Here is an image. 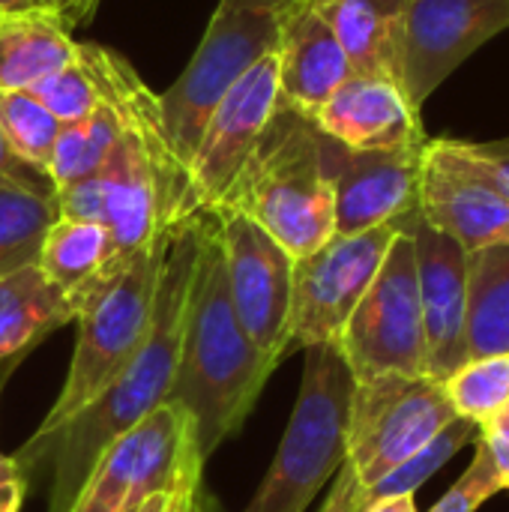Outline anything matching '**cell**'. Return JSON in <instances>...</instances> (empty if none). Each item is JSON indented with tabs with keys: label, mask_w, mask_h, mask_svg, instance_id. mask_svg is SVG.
Returning <instances> with one entry per match:
<instances>
[{
	"label": "cell",
	"mask_w": 509,
	"mask_h": 512,
	"mask_svg": "<svg viewBox=\"0 0 509 512\" xmlns=\"http://www.w3.org/2000/svg\"><path fill=\"white\" fill-rule=\"evenodd\" d=\"M204 216L207 210L186 216L168 231L153 318L138 354L108 384V390L48 444L42 459V468L51 471L48 512L72 510L84 480L90 477L102 453L126 432H132L150 411L168 402L180 357L183 312L201 246Z\"/></svg>",
	"instance_id": "1"
},
{
	"label": "cell",
	"mask_w": 509,
	"mask_h": 512,
	"mask_svg": "<svg viewBox=\"0 0 509 512\" xmlns=\"http://www.w3.org/2000/svg\"><path fill=\"white\" fill-rule=\"evenodd\" d=\"M276 366L249 339L234 312L219 225L207 210L183 312L177 372L168 393V402L183 405L192 417L201 462L240 432Z\"/></svg>",
	"instance_id": "2"
},
{
	"label": "cell",
	"mask_w": 509,
	"mask_h": 512,
	"mask_svg": "<svg viewBox=\"0 0 509 512\" xmlns=\"http://www.w3.org/2000/svg\"><path fill=\"white\" fill-rule=\"evenodd\" d=\"M168 231L171 228H165L153 243L129 255L84 300L78 312V342L66 384L39 429L30 435V441L12 456L24 486L42 471L48 444L108 390V384L129 366V360L144 345L153 318Z\"/></svg>",
	"instance_id": "3"
},
{
	"label": "cell",
	"mask_w": 509,
	"mask_h": 512,
	"mask_svg": "<svg viewBox=\"0 0 509 512\" xmlns=\"http://www.w3.org/2000/svg\"><path fill=\"white\" fill-rule=\"evenodd\" d=\"M216 210L249 216L291 258L312 255L336 237V201L324 168V132L315 120L279 99L267 132Z\"/></svg>",
	"instance_id": "4"
},
{
	"label": "cell",
	"mask_w": 509,
	"mask_h": 512,
	"mask_svg": "<svg viewBox=\"0 0 509 512\" xmlns=\"http://www.w3.org/2000/svg\"><path fill=\"white\" fill-rule=\"evenodd\" d=\"M354 375L336 345L306 348L300 396L276 459L243 512H306L348 459L345 429Z\"/></svg>",
	"instance_id": "5"
},
{
	"label": "cell",
	"mask_w": 509,
	"mask_h": 512,
	"mask_svg": "<svg viewBox=\"0 0 509 512\" xmlns=\"http://www.w3.org/2000/svg\"><path fill=\"white\" fill-rule=\"evenodd\" d=\"M276 42L279 15L216 6L186 72L159 96L168 147L186 171L216 105L264 54L276 51Z\"/></svg>",
	"instance_id": "6"
},
{
	"label": "cell",
	"mask_w": 509,
	"mask_h": 512,
	"mask_svg": "<svg viewBox=\"0 0 509 512\" xmlns=\"http://www.w3.org/2000/svg\"><path fill=\"white\" fill-rule=\"evenodd\" d=\"M456 420V411L441 387L426 375H375L354 381L348 402V465L363 489H372L441 429Z\"/></svg>",
	"instance_id": "7"
},
{
	"label": "cell",
	"mask_w": 509,
	"mask_h": 512,
	"mask_svg": "<svg viewBox=\"0 0 509 512\" xmlns=\"http://www.w3.org/2000/svg\"><path fill=\"white\" fill-rule=\"evenodd\" d=\"M354 381L375 375H426V330L414 264V243L402 225L381 270L357 303L339 339Z\"/></svg>",
	"instance_id": "8"
},
{
	"label": "cell",
	"mask_w": 509,
	"mask_h": 512,
	"mask_svg": "<svg viewBox=\"0 0 509 512\" xmlns=\"http://www.w3.org/2000/svg\"><path fill=\"white\" fill-rule=\"evenodd\" d=\"M402 222L360 234H336L312 255L294 258L288 354L315 345H339L348 318L381 270Z\"/></svg>",
	"instance_id": "9"
},
{
	"label": "cell",
	"mask_w": 509,
	"mask_h": 512,
	"mask_svg": "<svg viewBox=\"0 0 509 512\" xmlns=\"http://www.w3.org/2000/svg\"><path fill=\"white\" fill-rule=\"evenodd\" d=\"M201 465L192 417L165 402L102 453L69 512H132L156 492L180 489Z\"/></svg>",
	"instance_id": "10"
},
{
	"label": "cell",
	"mask_w": 509,
	"mask_h": 512,
	"mask_svg": "<svg viewBox=\"0 0 509 512\" xmlns=\"http://www.w3.org/2000/svg\"><path fill=\"white\" fill-rule=\"evenodd\" d=\"M279 108L276 51L264 54L216 105L189 162L192 213L216 210Z\"/></svg>",
	"instance_id": "11"
},
{
	"label": "cell",
	"mask_w": 509,
	"mask_h": 512,
	"mask_svg": "<svg viewBox=\"0 0 509 512\" xmlns=\"http://www.w3.org/2000/svg\"><path fill=\"white\" fill-rule=\"evenodd\" d=\"M228 267L234 312L249 339L270 357H288V309L294 258L249 216L234 210H210Z\"/></svg>",
	"instance_id": "12"
},
{
	"label": "cell",
	"mask_w": 509,
	"mask_h": 512,
	"mask_svg": "<svg viewBox=\"0 0 509 512\" xmlns=\"http://www.w3.org/2000/svg\"><path fill=\"white\" fill-rule=\"evenodd\" d=\"M509 27V0H405L402 90L423 102L492 36Z\"/></svg>",
	"instance_id": "13"
},
{
	"label": "cell",
	"mask_w": 509,
	"mask_h": 512,
	"mask_svg": "<svg viewBox=\"0 0 509 512\" xmlns=\"http://www.w3.org/2000/svg\"><path fill=\"white\" fill-rule=\"evenodd\" d=\"M417 213L465 252L509 246V198L468 156L459 138H432L423 150Z\"/></svg>",
	"instance_id": "14"
},
{
	"label": "cell",
	"mask_w": 509,
	"mask_h": 512,
	"mask_svg": "<svg viewBox=\"0 0 509 512\" xmlns=\"http://www.w3.org/2000/svg\"><path fill=\"white\" fill-rule=\"evenodd\" d=\"M426 141L390 150H348L324 135V168L333 183L336 234H360L402 222L417 210Z\"/></svg>",
	"instance_id": "15"
},
{
	"label": "cell",
	"mask_w": 509,
	"mask_h": 512,
	"mask_svg": "<svg viewBox=\"0 0 509 512\" xmlns=\"http://www.w3.org/2000/svg\"><path fill=\"white\" fill-rule=\"evenodd\" d=\"M402 225L414 243L423 330H426V378L444 381L468 360V252L444 231L408 213Z\"/></svg>",
	"instance_id": "16"
},
{
	"label": "cell",
	"mask_w": 509,
	"mask_h": 512,
	"mask_svg": "<svg viewBox=\"0 0 509 512\" xmlns=\"http://www.w3.org/2000/svg\"><path fill=\"white\" fill-rule=\"evenodd\" d=\"M312 120L348 150H390L426 141L420 111L408 102L402 84L390 78L351 75Z\"/></svg>",
	"instance_id": "17"
},
{
	"label": "cell",
	"mask_w": 509,
	"mask_h": 512,
	"mask_svg": "<svg viewBox=\"0 0 509 512\" xmlns=\"http://www.w3.org/2000/svg\"><path fill=\"white\" fill-rule=\"evenodd\" d=\"M279 99L315 117L321 105L351 78V63L330 24L309 3L279 15Z\"/></svg>",
	"instance_id": "18"
},
{
	"label": "cell",
	"mask_w": 509,
	"mask_h": 512,
	"mask_svg": "<svg viewBox=\"0 0 509 512\" xmlns=\"http://www.w3.org/2000/svg\"><path fill=\"white\" fill-rule=\"evenodd\" d=\"M348 54L351 75L402 78L405 0H312Z\"/></svg>",
	"instance_id": "19"
},
{
	"label": "cell",
	"mask_w": 509,
	"mask_h": 512,
	"mask_svg": "<svg viewBox=\"0 0 509 512\" xmlns=\"http://www.w3.org/2000/svg\"><path fill=\"white\" fill-rule=\"evenodd\" d=\"M75 57L78 42L60 15L48 9L0 12V93L33 90Z\"/></svg>",
	"instance_id": "20"
},
{
	"label": "cell",
	"mask_w": 509,
	"mask_h": 512,
	"mask_svg": "<svg viewBox=\"0 0 509 512\" xmlns=\"http://www.w3.org/2000/svg\"><path fill=\"white\" fill-rule=\"evenodd\" d=\"M108 231L96 222L60 216L42 243L39 270L42 276L81 312L84 300L120 267Z\"/></svg>",
	"instance_id": "21"
},
{
	"label": "cell",
	"mask_w": 509,
	"mask_h": 512,
	"mask_svg": "<svg viewBox=\"0 0 509 512\" xmlns=\"http://www.w3.org/2000/svg\"><path fill=\"white\" fill-rule=\"evenodd\" d=\"M69 321H78L75 306L42 276L39 267L0 276V363L12 366Z\"/></svg>",
	"instance_id": "22"
},
{
	"label": "cell",
	"mask_w": 509,
	"mask_h": 512,
	"mask_svg": "<svg viewBox=\"0 0 509 512\" xmlns=\"http://www.w3.org/2000/svg\"><path fill=\"white\" fill-rule=\"evenodd\" d=\"M468 360L509 354V246L468 252Z\"/></svg>",
	"instance_id": "23"
},
{
	"label": "cell",
	"mask_w": 509,
	"mask_h": 512,
	"mask_svg": "<svg viewBox=\"0 0 509 512\" xmlns=\"http://www.w3.org/2000/svg\"><path fill=\"white\" fill-rule=\"evenodd\" d=\"M57 219V195L0 183V276L39 267L45 234Z\"/></svg>",
	"instance_id": "24"
},
{
	"label": "cell",
	"mask_w": 509,
	"mask_h": 512,
	"mask_svg": "<svg viewBox=\"0 0 509 512\" xmlns=\"http://www.w3.org/2000/svg\"><path fill=\"white\" fill-rule=\"evenodd\" d=\"M120 132H123V111L105 90H99V105L87 120L60 126L54 156L48 165V177L54 183V192H60V189L84 180L87 174L99 171L102 162L111 156Z\"/></svg>",
	"instance_id": "25"
},
{
	"label": "cell",
	"mask_w": 509,
	"mask_h": 512,
	"mask_svg": "<svg viewBox=\"0 0 509 512\" xmlns=\"http://www.w3.org/2000/svg\"><path fill=\"white\" fill-rule=\"evenodd\" d=\"M60 126L63 123L33 93H0V132L24 165L48 174Z\"/></svg>",
	"instance_id": "26"
},
{
	"label": "cell",
	"mask_w": 509,
	"mask_h": 512,
	"mask_svg": "<svg viewBox=\"0 0 509 512\" xmlns=\"http://www.w3.org/2000/svg\"><path fill=\"white\" fill-rule=\"evenodd\" d=\"M441 387L456 417L480 426L509 405V354L465 360Z\"/></svg>",
	"instance_id": "27"
},
{
	"label": "cell",
	"mask_w": 509,
	"mask_h": 512,
	"mask_svg": "<svg viewBox=\"0 0 509 512\" xmlns=\"http://www.w3.org/2000/svg\"><path fill=\"white\" fill-rule=\"evenodd\" d=\"M477 432H480L477 423L456 417L423 450H417L408 462H402L396 471H390L384 480H378L372 489H366L369 501H375V498H393V495H414L441 465H447L468 444H477Z\"/></svg>",
	"instance_id": "28"
},
{
	"label": "cell",
	"mask_w": 509,
	"mask_h": 512,
	"mask_svg": "<svg viewBox=\"0 0 509 512\" xmlns=\"http://www.w3.org/2000/svg\"><path fill=\"white\" fill-rule=\"evenodd\" d=\"M33 93L60 123H78V120H87L96 105H99V90H96V81L90 75V69L84 66L81 57H75L69 66L57 69L54 75L42 78L33 90Z\"/></svg>",
	"instance_id": "29"
},
{
	"label": "cell",
	"mask_w": 509,
	"mask_h": 512,
	"mask_svg": "<svg viewBox=\"0 0 509 512\" xmlns=\"http://www.w3.org/2000/svg\"><path fill=\"white\" fill-rule=\"evenodd\" d=\"M504 486L498 480V471L489 459V453L474 444V462L471 468L450 486V492L429 512H477L489 498L501 495Z\"/></svg>",
	"instance_id": "30"
},
{
	"label": "cell",
	"mask_w": 509,
	"mask_h": 512,
	"mask_svg": "<svg viewBox=\"0 0 509 512\" xmlns=\"http://www.w3.org/2000/svg\"><path fill=\"white\" fill-rule=\"evenodd\" d=\"M477 444L489 453L498 480L504 486V492L509 489V405L504 411H498L495 417H489L486 423H480L477 432Z\"/></svg>",
	"instance_id": "31"
},
{
	"label": "cell",
	"mask_w": 509,
	"mask_h": 512,
	"mask_svg": "<svg viewBox=\"0 0 509 512\" xmlns=\"http://www.w3.org/2000/svg\"><path fill=\"white\" fill-rule=\"evenodd\" d=\"M462 144H465L468 156L509 198V138H504V141H462Z\"/></svg>",
	"instance_id": "32"
},
{
	"label": "cell",
	"mask_w": 509,
	"mask_h": 512,
	"mask_svg": "<svg viewBox=\"0 0 509 512\" xmlns=\"http://www.w3.org/2000/svg\"><path fill=\"white\" fill-rule=\"evenodd\" d=\"M366 504H369V495H366L363 483L357 480L354 468L345 462L339 468V474L333 477V489H330L321 512H363Z\"/></svg>",
	"instance_id": "33"
},
{
	"label": "cell",
	"mask_w": 509,
	"mask_h": 512,
	"mask_svg": "<svg viewBox=\"0 0 509 512\" xmlns=\"http://www.w3.org/2000/svg\"><path fill=\"white\" fill-rule=\"evenodd\" d=\"M0 183H18V186H27V189H36V192H54V183L48 180V174L24 165L6 144L3 132H0Z\"/></svg>",
	"instance_id": "34"
},
{
	"label": "cell",
	"mask_w": 509,
	"mask_h": 512,
	"mask_svg": "<svg viewBox=\"0 0 509 512\" xmlns=\"http://www.w3.org/2000/svg\"><path fill=\"white\" fill-rule=\"evenodd\" d=\"M165 512H210V501L204 495V486H201V471L189 474L180 489L171 495V504Z\"/></svg>",
	"instance_id": "35"
},
{
	"label": "cell",
	"mask_w": 509,
	"mask_h": 512,
	"mask_svg": "<svg viewBox=\"0 0 509 512\" xmlns=\"http://www.w3.org/2000/svg\"><path fill=\"white\" fill-rule=\"evenodd\" d=\"M222 6H237V9H258V12H273V15H285L294 6H303L309 0H219Z\"/></svg>",
	"instance_id": "36"
},
{
	"label": "cell",
	"mask_w": 509,
	"mask_h": 512,
	"mask_svg": "<svg viewBox=\"0 0 509 512\" xmlns=\"http://www.w3.org/2000/svg\"><path fill=\"white\" fill-rule=\"evenodd\" d=\"M363 512H420L414 495H393V498H375L366 504Z\"/></svg>",
	"instance_id": "37"
},
{
	"label": "cell",
	"mask_w": 509,
	"mask_h": 512,
	"mask_svg": "<svg viewBox=\"0 0 509 512\" xmlns=\"http://www.w3.org/2000/svg\"><path fill=\"white\" fill-rule=\"evenodd\" d=\"M96 3L99 0H60V18L66 21V27L81 24L96 9Z\"/></svg>",
	"instance_id": "38"
},
{
	"label": "cell",
	"mask_w": 509,
	"mask_h": 512,
	"mask_svg": "<svg viewBox=\"0 0 509 512\" xmlns=\"http://www.w3.org/2000/svg\"><path fill=\"white\" fill-rule=\"evenodd\" d=\"M30 9H48L60 15V0H0V12H30Z\"/></svg>",
	"instance_id": "39"
},
{
	"label": "cell",
	"mask_w": 509,
	"mask_h": 512,
	"mask_svg": "<svg viewBox=\"0 0 509 512\" xmlns=\"http://www.w3.org/2000/svg\"><path fill=\"white\" fill-rule=\"evenodd\" d=\"M24 483L15 480V483H6L0 489V512H18L21 510V501H24Z\"/></svg>",
	"instance_id": "40"
},
{
	"label": "cell",
	"mask_w": 509,
	"mask_h": 512,
	"mask_svg": "<svg viewBox=\"0 0 509 512\" xmlns=\"http://www.w3.org/2000/svg\"><path fill=\"white\" fill-rule=\"evenodd\" d=\"M177 492V489H174ZM174 492H156V495H150L141 507H135L132 512H165L168 510V504H171V495Z\"/></svg>",
	"instance_id": "41"
},
{
	"label": "cell",
	"mask_w": 509,
	"mask_h": 512,
	"mask_svg": "<svg viewBox=\"0 0 509 512\" xmlns=\"http://www.w3.org/2000/svg\"><path fill=\"white\" fill-rule=\"evenodd\" d=\"M15 480H21V471H18L15 459L0 453V489H3L6 483H15ZM21 483H24V480H21ZM24 489H27V486H24Z\"/></svg>",
	"instance_id": "42"
}]
</instances>
